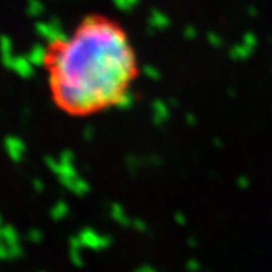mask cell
Instances as JSON below:
<instances>
[{"label": "cell", "mask_w": 272, "mask_h": 272, "mask_svg": "<svg viewBox=\"0 0 272 272\" xmlns=\"http://www.w3.org/2000/svg\"><path fill=\"white\" fill-rule=\"evenodd\" d=\"M45 67L54 103L71 116H90L125 99L136 58L120 25L89 17L49 47Z\"/></svg>", "instance_id": "1"}]
</instances>
